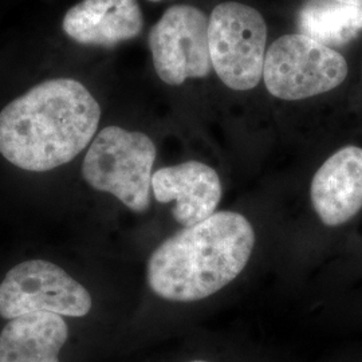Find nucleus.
Instances as JSON below:
<instances>
[{
	"label": "nucleus",
	"mask_w": 362,
	"mask_h": 362,
	"mask_svg": "<svg viewBox=\"0 0 362 362\" xmlns=\"http://www.w3.org/2000/svg\"><path fill=\"white\" fill-rule=\"evenodd\" d=\"M143 27L137 0H82L62 21V28L71 40L98 47H113L136 38Z\"/></svg>",
	"instance_id": "10"
},
{
	"label": "nucleus",
	"mask_w": 362,
	"mask_h": 362,
	"mask_svg": "<svg viewBox=\"0 0 362 362\" xmlns=\"http://www.w3.org/2000/svg\"><path fill=\"white\" fill-rule=\"evenodd\" d=\"M156 145L141 132L107 127L91 141L82 164V177L91 188L113 194L133 212L151 206Z\"/></svg>",
	"instance_id": "3"
},
{
	"label": "nucleus",
	"mask_w": 362,
	"mask_h": 362,
	"mask_svg": "<svg viewBox=\"0 0 362 362\" xmlns=\"http://www.w3.org/2000/svg\"><path fill=\"white\" fill-rule=\"evenodd\" d=\"M209 19L199 8L180 4L168 8L149 33V47L158 78L179 86L188 78L211 73Z\"/></svg>",
	"instance_id": "7"
},
{
	"label": "nucleus",
	"mask_w": 362,
	"mask_h": 362,
	"mask_svg": "<svg viewBox=\"0 0 362 362\" xmlns=\"http://www.w3.org/2000/svg\"><path fill=\"white\" fill-rule=\"evenodd\" d=\"M191 362H206V361H191Z\"/></svg>",
	"instance_id": "15"
},
{
	"label": "nucleus",
	"mask_w": 362,
	"mask_h": 362,
	"mask_svg": "<svg viewBox=\"0 0 362 362\" xmlns=\"http://www.w3.org/2000/svg\"><path fill=\"white\" fill-rule=\"evenodd\" d=\"M151 1H160V0H151Z\"/></svg>",
	"instance_id": "14"
},
{
	"label": "nucleus",
	"mask_w": 362,
	"mask_h": 362,
	"mask_svg": "<svg viewBox=\"0 0 362 362\" xmlns=\"http://www.w3.org/2000/svg\"><path fill=\"white\" fill-rule=\"evenodd\" d=\"M89 291L59 266L43 259L16 264L0 284V317L13 320L34 313L85 317L91 309Z\"/></svg>",
	"instance_id": "6"
},
{
	"label": "nucleus",
	"mask_w": 362,
	"mask_h": 362,
	"mask_svg": "<svg viewBox=\"0 0 362 362\" xmlns=\"http://www.w3.org/2000/svg\"><path fill=\"white\" fill-rule=\"evenodd\" d=\"M267 26L255 8L221 3L211 13L208 45L211 62L221 82L233 90L254 89L263 77Z\"/></svg>",
	"instance_id": "4"
},
{
	"label": "nucleus",
	"mask_w": 362,
	"mask_h": 362,
	"mask_svg": "<svg viewBox=\"0 0 362 362\" xmlns=\"http://www.w3.org/2000/svg\"><path fill=\"white\" fill-rule=\"evenodd\" d=\"M310 196L327 227L356 216L362 208V148L350 145L330 156L313 177Z\"/></svg>",
	"instance_id": "9"
},
{
	"label": "nucleus",
	"mask_w": 362,
	"mask_h": 362,
	"mask_svg": "<svg viewBox=\"0 0 362 362\" xmlns=\"http://www.w3.org/2000/svg\"><path fill=\"white\" fill-rule=\"evenodd\" d=\"M101 107L73 78L43 81L0 112V155L18 168L47 172L93 141Z\"/></svg>",
	"instance_id": "1"
},
{
	"label": "nucleus",
	"mask_w": 362,
	"mask_h": 362,
	"mask_svg": "<svg viewBox=\"0 0 362 362\" xmlns=\"http://www.w3.org/2000/svg\"><path fill=\"white\" fill-rule=\"evenodd\" d=\"M300 33L325 46H345L362 33V8L334 0H310L298 16Z\"/></svg>",
	"instance_id": "12"
},
{
	"label": "nucleus",
	"mask_w": 362,
	"mask_h": 362,
	"mask_svg": "<svg viewBox=\"0 0 362 362\" xmlns=\"http://www.w3.org/2000/svg\"><path fill=\"white\" fill-rule=\"evenodd\" d=\"M254 246L255 231L243 215L215 212L156 248L148 260V285L175 302L211 297L245 270Z\"/></svg>",
	"instance_id": "2"
},
{
	"label": "nucleus",
	"mask_w": 362,
	"mask_h": 362,
	"mask_svg": "<svg viewBox=\"0 0 362 362\" xmlns=\"http://www.w3.org/2000/svg\"><path fill=\"white\" fill-rule=\"evenodd\" d=\"M348 77L345 58L303 34L276 39L266 52L263 79L274 97L298 101L336 89Z\"/></svg>",
	"instance_id": "5"
},
{
	"label": "nucleus",
	"mask_w": 362,
	"mask_h": 362,
	"mask_svg": "<svg viewBox=\"0 0 362 362\" xmlns=\"http://www.w3.org/2000/svg\"><path fill=\"white\" fill-rule=\"evenodd\" d=\"M152 191L158 203L176 202L172 215L182 227H191L214 215L223 194L216 170L200 161L156 170Z\"/></svg>",
	"instance_id": "8"
},
{
	"label": "nucleus",
	"mask_w": 362,
	"mask_h": 362,
	"mask_svg": "<svg viewBox=\"0 0 362 362\" xmlns=\"http://www.w3.org/2000/svg\"><path fill=\"white\" fill-rule=\"evenodd\" d=\"M67 337L62 315L46 311L21 315L0 333V362H59Z\"/></svg>",
	"instance_id": "11"
},
{
	"label": "nucleus",
	"mask_w": 362,
	"mask_h": 362,
	"mask_svg": "<svg viewBox=\"0 0 362 362\" xmlns=\"http://www.w3.org/2000/svg\"><path fill=\"white\" fill-rule=\"evenodd\" d=\"M338 3H342V4H348V6H353V7H361L362 8V0H334Z\"/></svg>",
	"instance_id": "13"
}]
</instances>
